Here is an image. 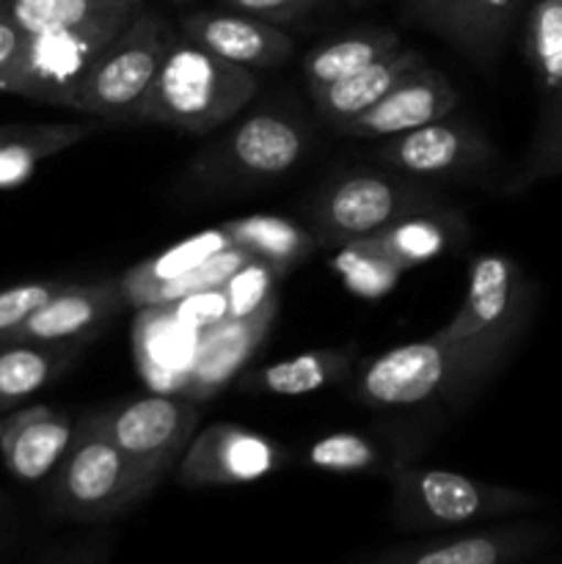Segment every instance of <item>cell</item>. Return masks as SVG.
Returning a JSON list of instances; mask_svg holds the SVG:
<instances>
[{"instance_id": "cell-37", "label": "cell", "mask_w": 562, "mask_h": 564, "mask_svg": "<svg viewBox=\"0 0 562 564\" xmlns=\"http://www.w3.org/2000/svg\"><path fill=\"white\" fill-rule=\"evenodd\" d=\"M25 39H28V33L22 31L17 22H11L3 11H0V83L6 80V75L11 72L14 61L20 58Z\"/></svg>"}, {"instance_id": "cell-28", "label": "cell", "mask_w": 562, "mask_h": 564, "mask_svg": "<svg viewBox=\"0 0 562 564\" xmlns=\"http://www.w3.org/2000/svg\"><path fill=\"white\" fill-rule=\"evenodd\" d=\"M143 0H0V11L25 33L91 22L114 11H138Z\"/></svg>"}, {"instance_id": "cell-35", "label": "cell", "mask_w": 562, "mask_h": 564, "mask_svg": "<svg viewBox=\"0 0 562 564\" xmlns=\"http://www.w3.org/2000/svg\"><path fill=\"white\" fill-rule=\"evenodd\" d=\"M66 284H69V281L36 279L0 290V339L14 334L39 306H44V303H47L55 292L64 290Z\"/></svg>"}, {"instance_id": "cell-12", "label": "cell", "mask_w": 562, "mask_h": 564, "mask_svg": "<svg viewBox=\"0 0 562 564\" xmlns=\"http://www.w3.org/2000/svg\"><path fill=\"white\" fill-rule=\"evenodd\" d=\"M281 449L262 433L231 422H218L193 435L176 463V479L185 488H224L270 477L279 468Z\"/></svg>"}, {"instance_id": "cell-17", "label": "cell", "mask_w": 562, "mask_h": 564, "mask_svg": "<svg viewBox=\"0 0 562 564\" xmlns=\"http://www.w3.org/2000/svg\"><path fill=\"white\" fill-rule=\"evenodd\" d=\"M75 424L50 405L11 408L0 413V455L17 482H42L55 474L69 449Z\"/></svg>"}, {"instance_id": "cell-9", "label": "cell", "mask_w": 562, "mask_h": 564, "mask_svg": "<svg viewBox=\"0 0 562 564\" xmlns=\"http://www.w3.org/2000/svg\"><path fill=\"white\" fill-rule=\"evenodd\" d=\"M496 158L494 143L472 121L444 119L430 121L400 135L380 138L375 160L389 171L435 180V176H461L483 171Z\"/></svg>"}, {"instance_id": "cell-34", "label": "cell", "mask_w": 562, "mask_h": 564, "mask_svg": "<svg viewBox=\"0 0 562 564\" xmlns=\"http://www.w3.org/2000/svg\"><path fill=\"white\" fill-rule=\"evenodd\" d=\"M314 468L331 474H358L378 466L380 452L367 435L358 433H331L314 441L306 452Z\"/></svg>"}, {"instance_id": "cell-32", "label": "cell", "mask_w": 562, "mask_h": 564, "mask_svg": "<svg viewBox=\"0 0 562 564\" xmlns=\"http://www.w3.org/2000/svg\"><path fill=\"white\" fill-rule=\"evenodd\" d=\"M562 174V102L554 99L540 116L538 132L532 138L527 160L518 169V174L507 182V191H527L534 182H543L549 176Z\"/></svg>"}, {"instance_id": "cell-13", "label": "cell", "mask_w": 562, "mask_h": 564, "mask_svg": "<svg viewBox=\"0 0 562 564\" xmlns=\"http://www.w3.org/2000/svg\"><path fill=\"white\" fill-rule=\"evenodd\" d=\"M529 0H406L402 14L446 39L474 64H494Z\"/></svg>"}, {"instance_id": "cell-27", "label": "cell", "mask_w": 562, "mask_h": 564, "mask_svg": "<svg viewBox=\"0 0 562 564\" xmlns=\"http://www.w3.org/2000/svg\"><path fill=\"white\" fill-rule=\"evenodd\" d=\"M402 47L400 36L386 28H364V31L345 33L339 39L317 44L312 53L303 58V75H306V86H325L339 77L353 75L361 66L372 64L380 55L391 53V50Z\"/></svg>"}, {"instance_id": "cell-15", "label": "cell", "mask_w": 562, "mask_h": 564, "mask_svg": "<svg viewBox=\"0 0 562 564\" xmlns=\"http://www.w3.org/2000/svg\"><path fill=\"white\" fill-rule=\"evenodd\" d=\"M461 102V94L452 86L444 72L422 64L408 72L386 97H380L372 108L358 113L356 119L334 127L342 135L353 138H391L400 132L439 121L450 116Z\"/></svg>"}, {"instance_id": "cell-25", "label": "cell", "mask_w": 562, "mask_h": 564, "mask_svg": "<svg viewBox=\"0 0 562 564\" xmlns=\"http://www.w3.org/2000/svg\"><path fill=\"white\" fill-rule=\"evenodd\" d=\"M350 367V356L342 350H314L303 356L284 358V361L268 364L262 369L246 372L237 386L253 394L273 397H301L336 383Z\"/></svg>"}, {"instance_id": "cell-38", "label": "cell", "mask_w": 562, "mask_h": 564, "mask_svg": "<svg viewBox=\"0 0 562 564\" xmlns=\"http://www.w3.org/2000/svg\"><path fill=\"white\" fill-rule=\"evenodd\" d=\"M9 130H11V124L0 127V141H3V138H6V135H9Z\"/></svg>"}, {"instance_id": "cell-8", "label": "cell", "mask_w": 562, "mask_h": 564, "mask_svg": "<svg viewBox=\"0 0 562 564\" xmlns=\"http://www.w3.org/2000/svg\"><path fill=\"white\" fill-rule=\"evenodd\" d=\"M99 419L132 460L169 477L191 446L202 411L185 394H152L99 408Z\"/></svg>"}, {"instance_id": "cell-2", "label": "cell", "mask_w": 562, "mask_h": 564, "mask_svg": "<svg viewBox=\"0 0 562 564\" xmlns=\"http://www.w3.org/2000/svg\"><path fill=\"white\" fill-rule=\"evenodd\" d=\"M259 91L257 72L176 33L138 121L204 135L229 124Z\"/></svg>"}, {"instance_id": "cell-33", "label": "cell", "mask_w": 562, "mask_h": 564, "mask_svg": "<svg viewBox=\"0 0 562 564\" xmlns=\"http://www.w3.org/2000/svg\"><path fill=\"white\" fill-rule=\"evenodd\" d=\"M281 279L279 270L270 268L262 259H248L224 286L226 317L224 319H246L262 312L264 306L275 303V281Z\"/></svg>"}, {"instance_id": "cell-20", "label": "cell", "mask_w": 562, "mask_h": 564, "mask_svg": "<svg viewBox=\"0 0 562 564\" xmlns=\"http://www.w3.org/2000/svg\"><path fill=\"white\" fill-rule=\"evenodd\" d=\"M422 64H428V61H424V55L419 50L397 47L391 53L375 58L372 64L353 72V75L339 77L334 83H325V86L309 88V94H312L314 108L323 116L325 124L339 127L345 121L356 119L367 108H372L408 72L419 69Z\"/></svg>"}, {"instance_id": "cell-14", "label": "cell", "mask_w": 562, "mask_h": 564, "mask_svg": "<svg viewBox=\"0 0 562 564\" xmlns=\"http://www.w3.org/2000/svg\"><path fill=\"white\" fill-rule=\"evenodd\" d=\"M549 534L540 527H490L391 545L372 556L378 564H507L538 554Z\"/></svg>"}, {"instance_id": "cell-5", "label": "cell", "mask_w": 562, "mask_h": 564, "mask_svg": "<svg viewBox=\"0 0 562 564\" xmlns=\"http://www.w3.org/2000/svg\"><path fill=\"white\" fill-rule=\"evenodd\" d=\"M174 36L163 17L141 9L88 69L66 108L116 124L138 121Z\"/></svg>"}, {"instance_id": "cell-4", "label": "cell", "mask_w": 562, "mask_h": 564, "mask_svg": "<svg viewBox=\"0 0 562 564\" xmlns=\"http://www.w3.org/2000/svg\"><path fill=\"white\" fill-rule=\"evenodd\" d=\"M540 496L505 488L446 468H402L395 477L391 512L402 532H450L496 518L538 510Z\"/></svg>"}, {"instance_id": "cell-21", "label": "cell", "mask_w": 562, "mask_h": 564, "mask_svg": "<svg viewBox=\"0 0 562 564\" xmlns=\"http://www.w3.org/2000/svg\"><path fill=\"white\" fill-rule=\"evenodd\" d=\"M77 347L80 345H50L14 336L0 339V413L47 389L75 361Z\"/></svg>"}, {"instance_id": "cell-3", "label": "cell", "mask_w": 562, "mask_h": 564, "mask_svg": "<svg viewBox=\"0 0 562 564\" xmlns=\"http://www.w3.org/2000/svg\"><path fill=\"white\" fill-rule=\"evenodd\" d=\"M163 479L110 438L99 411H88L75 424L69 449L55 468L53 505L75 521H110L149 499Z\"/></svg>"}, {"instance_id": "cell-23", "label": "cell", "mask_w": 562, "mask_h": 564, "mask_svg": "<svg viewBox=\"0 0 562 564\" xmlns=\"http://www.w3.org/2000/svg\"><path fill=\"white\" fill-rule=\"evenodd\" d=\"M461 231L463 226L457 215L435 213L430 204V207L413 209V213L391 220L378 235L369 237H375V242L408 273V270L441 257L461 237Z\"/></svg>"}, {"instance_id": "cell-7", "label": "cell", "mask_w": 562, "mask_h": 564, "mask_svg": "<svg viewBox=\"0 0 562 564\" xmlns=\"http://www.w3.org/2000/svg\"><path fill=\"white\" fill-rule=\"evenodd\" d=\"M430 196L397 171H353L317 193L312 204L314 237L325 246H345L378 235L413 209L430 207Z\"/></svg>"}, {"instance_id": "cell-22", "label": "cell", "mask_w": 562, "mask_h": 564, "mask_svg": "<svg viewBox=\"0 0 562 564\" xmlns=\"http://www.w3.org/2000/svg\"><path fill=\"white\" fill-rule=\"evenodd\" d=\"M224 229L235 246L246 248L251 259H262L281 275L306 262L320 246L314 231L281 215H246V218L226 220Z\"/></svg>"}, {"instance_id": "cell-10", "label": "cell", "mask_w": 562, "mask_h": 564, "mask_svg": "<svg viewBox=\"0 0 562 564\" xmlns=\"http://www.w3.org/2000/svg\"><path fill=\"white\" fill-rule=\"evenodd\" d=\"M306 147V130L295 116L279 108H264L242 119L220 141L215 163L204 171L229 182L279 180L301 163Z\"/></svg>"}, {"instance_id": "cell-31", "label": "cell", "mask_w": 562, "mask_h": 564, "mask_svg": "<svg viewBox=\"0 0 562 564\" xmlns=\"http://www.w3.org/2000/svg\"><path fill=\"white\" fill-rule=\"evenodd\" d=\"M248 259H251V253H248L246 248L231 242V246H226L224 251L209 257L207 262L196 264V268L187 270V273L180 275V279L169 281V284L149 292V295L138 303V308H171L180 301H185V297L207 295V292L220 290V286H224L226 281H229L231 275L248 262Z\"/></svg>"}, {"instance_id": "cell-11", "label": "cell", "mask_w": 562, "mask_h": 564, "mask_svg": "<svg viewBox=\"0 0 562 564\" xmlns=\"http://www.w3.org/2000/svg\"><path fill=\"white\" fill-rule=\"evenodd\" d=\"M532 312V290L523 270L505 253H483L472 262L468 292L455 317L435 330L439 339H468L477 334L521 336Z\"/></svg>"}, {"instance_id": "cell-19", "label": "cell", "mask_w": 562, "mask_h": 564, "mask_svg": "<svg viewBox=\"0 0 562 564\" xmlns=\"http://www.w3.org/2000/svg\"><path fill=\"white\" fill-rule=\"evenodd\" d=\"M275 308L279 303H270L253 317L220 319L218 325H209L207 336L198 341L196 358H193V367L180 394L191 397V400H207L215 391L224 389L264 339L275 317Z\"/></svg>"}, {"instance_id": "cell-6", "label": "cell", "mask_w": 562, "mask_h": 564, "mask_svg": "<svg viewBox=\"0 0 562 564\" xmlns=\"http://www.w3.org/2000/svg\"><path fill=\"white\" fill-rule=\"evenodd\" d=\"M138 11H114L83 25L28 33L20 58L0 83V94H17L31 102L66 108L88 69Z\"/></svg>"}, {"instance_id": "cell-29", "label": "cell", "mask_w": 562, "mask_h": 564, "mask_svg": "<svg viewBox=\"0 0 562 564\" xmlns=\"http://www.w3.org/2000/svg\"><path fill=\"white\" fill-rule=\"evenodd\" d=\"M523 53L540 86L562 97V0H529Z\"/></svg>"}, {"instance_id": "cell-18", "label": "cell", "mask_w": 562, "mask_h": 564, "mask_svg": "<svg viewBox=\"0 0 562 564\" xmlns=\"http://www.w3.org/2000/svg\"><path fill=\"white\" fill-rule=\"evenodd\" d=\"M182 33L248 69H273L292 55V39L279 25L242 11H196L182 17Z\"/></svg>"}, {"instance_id": "cell-24", "label": "cell", "mask_w": 562, "mask_h": 564, "mask_svg": "<svg viewBox=\"0 0 562 564\" xmlns=\"http://www.w3.org/2000/svg\"><path fill=\"white\" fill-rule=\"evenodd\" d=\"M97 130V124H11L0 141V191H14L31 180L36 165L64 149L75 147Z\"/></svg>"}, {"instance_id": "cell-1", "label": "cell", "mask_w": 562, "mask_h": 564, "mask_svg": "<svg viewBox=\"0 0 562 564\" xmlns=\"http://www.w3.org/2000/svg\"><path fill=\"white\" fill-rule=\"evenodd\" d=\"M518 334H477L395 347L375 358L358 378V397L375 408H422L457 402L499 372Z\"/></svg>"}, {"instance_id": "cell-36", "label": "cell", "mask_w": 562, "mask_h": 564, "mask_svg": "<svg viewBox=\"0 0 562 564\" xmlns=\"http://www.w3.org/2000/svg\"><path fill=\"white\" fill-rule=\"evenodd\" d=\"M323 0H224V6H229L231 11H242V14L273 22V25L301 20L303 14H309Z\"/></svg>"}, {"instance_id": "cell-26", "label": "cell", "mask_w": 562, "mask_h": 564, "mask_svg": "<svg viewBox=\"0 0 562 564\" xmlns=\"http://www.w3.org/2000/svg\"><path fill=\"white\" fill-rule=\"evenodd\" d=\"M226 246H231L229 235H226L224 226H215V229H204L198 235L187 237V240L176 242V246L165 248L158 257L143 259L141 264H136L125 275H119L127 301H130V306H138L149 292L180 279L187 270H193L196 264L207 262L209 257L224 251Z\"/></svg>"}, {"instance_id": "cell-30", "label": "cell", "mask_w": 562, "mask_h": 564, "mask_svg": "<svg viewBox=\"0 0 562 564\" xmlns=\"http://www.w3.org/2000/svg\"><path fill=\"white\" fill-rule=\"evenodd\" d=\"M334 270L345 281L347 290L364 301H378V297L389 295L400 275L406 273L375 242V237H358V240L339 246V253L334 257Z\"/></svg>"}, {"instance_id": "cell-39", "label": "cell", "mask_w": 562, "mask_h": 564, "mask_svg": "<svg viewBox=\"0 0 562 564\" xmlns=\"http://www.w3.org/2000/svg\"><path fill=\"white\" fill-rule=\"evenodd\" d=\"M174 3H191V0H174Z\"/></svg>"}, {"instance_id": "cell-16", "label": "cell", "mask_w": 562, "mask_h": 564, "mask_svg": "<svg viewBox=\"0 0 562 564\" xmlns=\"http://www.w3.org/2000/svg\"><path fill=\"white\" fill-rule=\"evenodd\" d=\"M125 286L119 279L94 284H66L44 306H39L20 328L14 339L50 341V345H83L102 330L127 306Z\"/></svg>"}]
</instances>
